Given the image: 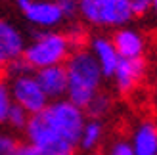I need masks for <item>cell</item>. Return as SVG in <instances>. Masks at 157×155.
<instances>
[{
	"label": "cell",
	"mask_w": 157,
	"mask_h": 155,
	"mask_svg": "<svg viewBox=\"0 0 157 155\" xmlns=\"http://www.w3.org/2000/svg\"><path fill=\"white\" fill-rule=\"evenodd\" d=\"M86 113L67 98L54 100L42 111L29 117L25 127L27 144L42 155L67 153L78 148V138L84 127Z\"/></svg>",
	"instance_id": "obj_1"
},
{
	"label": "cell",
	"mask_w": 157,
	"mask_h": 155,
	"mask_svg": "<svg viewBox=\"0 0 157 155\" xmlns=\"http://www.w3.org/2000/svg\"><path fill=\"white\" fill-rule=\"evenodd\" d=\"M78 31H36L27 40L23 52V63L31 71H40L54 65H65V61L78 48Z\"/></svg>",
	"instance_id": "obj_2"
},
{
	"label": "cell",
	"mask_w": 157,
	"mask_h": 155,
	"mask_svg": "<svg viewBox=\"0 0 157 155\" xmlns=\"http://www.w3.org/2000/svg\"><path fill=\"white\" fill-rule=\"evenodd\" d=\"M65 75H67V100L75 105L86 109L94 98L100 92H104V81L105 77L101 73L100 65L92 58L88 48H78L73 50V54L65 61Z\"/></svg>",
	"instance_id": "obj_3"
},
{
	"label": "cell",
	"mask_w": 157,
	"mask_h": 155,
	"mask_svg": "<svg viewBox=\"0 0 157 155\" xmlns=\"http://www.w3.org/2000/svg\"><path fill=\"white\" fill-rule=\"evenodd\" d=\"M134 17L130 0H78V19L100 33L130 25Z\"/></svg>",
	"instance_id": "obj_4"
},
{
	"label": "cell",
	"mask_w": 157,
	"mask_h": 155,
	"mask_svg": "<svg viewBox=\"0 0 157 155\" xmlns=\"http://www.w3.org/2000/svg\"><path fill=\"white\" fill-rule=\"evenodd\" d=\"M10 92L13 98V104L21 107L23 111H27L29 115H35L38 111H42L46 105L50 104L48 96L44 94V90L40 86V82L36 79V73L23 63V59L19 63L12 65L10 69Z\"/></svg>",
	"instance_id": "obj_5"
},
{
	"label": "cell",
	"mask_w": 157,
	"mask_h": 155,
	"mask_svg": "<svg viewBox=\"0 0 157 155\" xmlns=\"http://www.w3.org/2000/svg\"><path fill=\"white\" fill-rule=\"evenodd\" d=\"M27 25L36 31L59 29L67 21L56 0H12Z\"/></svg>",
	"instance_id": "obj_6"
},
{
	"label": "cell",
	"mask_w": 157,
	"mask_h": 155,
	"mask_svg": "<svg viewBox=\"0 0 157 155\" xmlns=\"http://www.w3.org/2000/svg\"><path fill=\"white\" fill-rule=\"evenodd\" d=\"M27 38L15 21L0 17V71L10 69L23 59Z\"/></svg>",
	"instance_id": "obj_7"
},
{
	"label": "cell",
	"mask_w": 157,
	"mask_h": 155,
	"mask_svg": "<svg viewBox=\"0 0 157 155\" xmlns=\"http://www.w3.org/2000/svg\"><path fill=\"white\" fill-rule=\"evenodd\" d=\"M146 75H147L146 58H136V59L121 58L119 65L115 67L109 79H111L115 92H119L121 96H128L134 90H138V86L146 81Z\"/></svg>",
	"instance_id": "obj_8"
},
{
	"label": "cell",
	"mask_w": 157,
	"mask_h": 155,
	"mask_svg": "<svg viewBox=\"0 0 157 155\" xmlns=\"http://www.w3.org/2000/svg\"><path fill=\"white\" fill-rule=\"evenodd\" d=\"M111 40L115 44L117 52H119V56L127 59L146 58V52L150 48V40H147L146 33L132 25H124L121 29L113 31Z\"/></svg>",
	"instance_id": "obj_9"
},
{
	"label": "cell",
	"mask_w": 157,
	"mask_h": 155,
	"mask_svg": "<svg viewBox=\"0 0 157 155\" xmlns=\"http://www.w3.org/2000/svg\"><path fill=\"white\" fill-rule=\"evenodd\" d=\"M86 48H88V52L92 54V58L96 59V63L100 65L104 77L109 79V77L113 75L115 67L119 65V61H121V56H119V52L115 48L111 36H107L104 33L92 35L88 38V46H86Z\"/></svg>",
	"instance_id": "obj_10"
},
{
	"label": "cell",
	"mask_w": 157,
	"mask_h": 155,
	"mask_svg": "<svg viewBox=\"0 0 157 155\" xmlns=\"http://www.w3.org/2000/svg\"><path fill=\"white\" fill-rule=\"evenodd\" d=\"M127 140L134 155H157V121L151 117L136 121Z\"/></svg>",
	"instance_id": "obj_11"
},
{
	"label": "cell",
	"mask_w": 157,
	"mask_h": 155,
	"mask_svg": "<svg viewBox=\"0 0 157 155\" xmlns=\"http://www.w3.org/2000/svg\"><path fill=\"white\" fill-rule=\"evenodd\" d=\"M35 73H36V79L50 102L63 100L67 96V75H65L63 65L46 67V69H40V71H35Z\"/></svg>",
	"instance_id": "obj_12"
},
{
	"label": "cell",
	"mask_w": 157,
	"mask_h": 155,
	"mask_svg": "<svg viewBox=\"0 0 157 155\" xmlns=\"http://www.w3.org/2000/svg\"><path fill=\"white\" fill-rule=\"evenodd\" d=\"M104 142H105V123L101 119L86 117L84 127L81 130V138H78V149L90 155L96 153L104 146Z\"/></svg>",
	"instance_id": "obj_13"
},
{
	"label": "cell",
	"mask_w": 157,
	"mask_h": 155,
	"mask_svg": "<svg viewBox=\"0 0 157 155\" xmlns=\"http://www.w3.org/2000/svg\"><path fill=\"white\" fill-rule=\"evenodd\" d=\"M113 107H115L113 98L109 94H105V92H100V94L86 105L84 113L88 115V117H92V119H101L104 121L109 113H113Z\"/></svg>",
	"instance_id": "obj_14"
},
{
	"label": "cell",
	"mask_w": 157,
	"mask_h": 155,
	"mask_svg": "<svg viewBox=\"0 0 157 155\" xmlns=\"http://www.w3.org/2000/svg\"><path fill=\"white\" fill-rule=\"evenodd\" d=\"M13 98L10 92V84L6 79H0V127H6V121L13 109Z\"/></svg>",
	"instance_id": "obj_15"
},
{
	"label": "cell",
	"mask_w": 157,
	"mask_h": 155,
	"mask_svg": "<svg viewBox=\"0 0 157 155\" xmlns=\"http://www.w3.org/2000/svg\"><path fill=\"white\" fill-rule=\"evenodd\" d=\"M19 148L17 136L10 128L0 127V155H13Z\"/></svg>",
	"instance_id": "obj_16"
},
{
	"label": "cell",
	"mask_w": 157,
	"mask_h": 155,
	"mask_svg": "<svg viewBox=\"0 0 157 155\" xmlns=\"http://www.w3.org/2000/svg\"><path fill=\"white\" fill-rule=\"evenodd\" d=\"M29 117L31 115L27 111H23L21 107L13 105L10 117H8V121H6V128H10L12 132H15V130H25L27 123H29Z\"/></svg>",
	"instance_id": "obj_17"
},
{
	"label": "cell",
	"mask_w": 157,
	"mask_h": 155,
	"mask_svg": "<svg viewBox=\"0 0 157 155\" xmlns=\"http://www.w3.org/2000/svg\"><path fill=\"white\" fill-rule=\"evenodd\" d=\"M105 155H134L127 138H115L105 148Z\"/></svg>",
	"instance_id": "obj_18"
},
{
	"label": "cell",
	"mask_w": 157,
	"mask_h": 155,
	"mask_svg": "<svg viewBox=\"0 0 157 155\" xmlns=\"http://www.w3.org/2000/svg\"><path fill=\"white\" fill-rule=\"evenodd\" d=\"M56 2L59 6V10L63 12L67 21L78 17V0H56Z\"/></svg>",
	"instance_id": "obj_19"
},
{
	"label": "cell",
	"mask_w": 157,
	"mask_h": 155,
	"mask_svg": "<svg viewBox=\"0 0 157 155\" xmlns=\"http://www.w3.org/2000/svg\"><path fill=\"white\" fill-rule=\"evenodd\" d=\"M13 155H42L38 149H35L31 144H19V148H17V151H15Z\"/></svg>",
	"instance_id": "obj_20"
},
{
	"label": "cell",
	"mask_w": 157,
	"mask_h": 155,
	"mask_svg": "<svg viewBox=\"0 0 157 155\" xmlns=\"http://www.w3.org/2000/svg\"><path fill=\"white\" fill-rule=\"evenodd\" d=\"M150 13L153 15V19L157 21V0H151V6H150Z\"/></svg>",
	"instance_id": "obj_21"
},
{
	"label": "cell",
	"mask_w": 157,
	"mask_h": 155,
	"mask_svg": "<svg viewBox=\"0 0 157 155\" xmlns=\"http://www.w3.org/2000/svg\"><path fill=\"white\" fill-rule=\"evenodd\" d=\"M52 155H73V151H67V153H52Z\"/></svg>",
	"instance_id": "obj_22"
},
{
	"label": "cell",
	"mask_w": 157,
	"mask_h": 155,
	"mask_svg": "<svg viewBox=\"0 0 157 155\" xmlns=\"http://www.w3.org/2000/svg\"><path fill=\"white\" fill-rule=\"evenodd\" d=\"M155 79H157V65H155Z\"/></svg>",
	"instance_id": "obj_23"
},
{
	"label": "cell",
	"mask_w": 157,
	"mask_h": 155,
	"mask_svg": "<svg viewBox=\"0 0 157 155\" xmlns=\"http://www.w3.org/2000/svg\"><path fill=\"white\" fill-rule=\"evenodd\" d=\"M90 155H96V153H90Z\"/></svg>",
	"instance_id": "obj_24"
}]
</instances>
